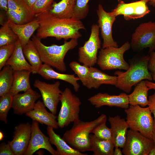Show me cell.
<instances>
[{"instance_id":"48","label":"cell","mask_w":155,"mask_h":155,"mask_svg":"<svg viewBox=\"0 0 155 155\" xmlns=\"http://www.w3.org/2000/svg\"><path fill=\"white\" fill-rule=\"evenodd\" d=\"M148 155H155V147L152 149L149 152Z\"/></svg>"},{"instance_id":"45","label":"cell","mask_w":155,"mask_h":155,"mask_svg":"<svg viewBox=\"0 0 155 155\" xmlns=\"http://www.w3.org/2000/svg\"><path fill=\"white\" fill-rule=\"evenodd\" d=\"M123 153L120 148L118 147H115L114 150L113 155H122Z\"/></svg>"},{"instance_id":"29","label":"cell","mask_w":155,"mask_h":155,"mask_svg":"<svg viewBox=\"0 0 155 155\" xmlns=\"http://www.w3.org/2000/svg\"><path fill=\"white\" fill-rule=\"evenodd\" d=\"M116 7L111 12L115 16L123 15L124 19L127 21L136 19V1L125 3L121 0H118Z\"/></svg>"},{"instance_id":"38","label":"cell","mask_w":155,"mask_h":155,"mask_svg":"<svg viewBox=\"0 0 155 155\" xmlns=\"http://www.w3.org/2000/svg\"><path fill=\"white\" fill-rule=\"evenodd\" d=\"M92 133L96 137L102 139L112 140V133L111 128H108L104 122L97 127Z\"/></svg>"},{"instance_id":"35","label":"cell","mask_w":155,"mask_h":155,"mask_svg":"<svg viewBox=\"0 0 155 155\" xmlns=\"http://www.w3.org/2000/svg\"><path fill=\"white\" fill-rule=\"evenodd\" d=\"M69 66L78 75L83 85L85 86L90 71V67L84 65H82L76 61L71 62L69 64Z\"/></svg>"},{"instance_id":"31","label":"cell","mask_w":155,"mask_h":155,"mask_svg":"<svg viewBox=\"0 0 155 155\" xmlns=\"http://www.w3.org/2000/svg\"><path fill=\"white\" fill-rule=\"evenodd\" d=\"M8 8L22 14L31 21L35 18V14L26 0H8Z\"/></svg>"},{"instance_id":"12","label":"cell","mask_w":155,"mask_h":155,"mask_svg":"<svg viewBox=\"0 0 155 155\" xmlns=\"http://www.w3.org/2000/svg\"><path fill=\"white\" fill-rule=\"evenodd\" d=\"M98 16V26L103 40L102 48L109 47H118L117 43L115 41L112 35V27L116 19V16L111 12H107L102 5L99 4L96 10Z\"/></svg>"},{"instance_id":"39","label":"cell","mask_w":155,"mask_h":155,"mask_svg":"<svg viewBox=\"0 0 155 155\" xmlns=\"http://www.w3.org/2000/svg\"><path fill=\"white\" fill-rule=\"evenodd\" d=\"M54 0H37L32 7V9L35 14L42 12L49 11L52 7Z\"/></svg>"},{"instance_id":"7","label":"cell","mask_w":155,"mask_h":155,"mask_svg":"<svg viewBox=\"0 0 155 155\" xmlns=\"http://www.w3.org/2000/svg\"><path fill=\"white\" fill-rule=\"evenodd\" d=\"M61 105L57 117L59 127L62 128L79 120L81 102L80 99L73 94L71 90L66 88L60 98Z\"/></svg>"},{"instance_id":"22","label":"cell","mask_w":155,"mask_h":155,"mask_svg":"<svg viewBox=\"0 0 155 155\" xmlns=\"http://www.w3.org/2000/svg\"><path fill=\"white\" fill-rule=\"evenodd\" d=\"M54 128L47 126V133L51 144L57 148L58 155H87L72 148L59 135L54 131Z\"/></svg>"},{"instance_id":"18","label":"cell","mask_w":155,"mask_h":155,"mask_svg":"<svg viewBox=\"0 0 155 155\" xmlns=\"http://www.w3.org/2000/svg\"><path fill=\"white\" fill-rule=\"evenodd\" d=\"M43 102L38 100L35 103L33 109L26 113L27 116L41 124L57 129L59 127L57 117L52 113L47 111Z\"/></svg>"},{"instance_id":"27","label":"cell","mask_w":155,"mask_h":155,"mask_svg":"<svg viewBox=\"0 0 155 155\" xmlns=\"http://www.w3.org/2000/svg\"><path fill=\"white\" fill-rule=\"evenodd\" d=\"M23 51L25 57L33 68L32 73L37 74L43 64L38 51L31 40L23 48Z\"/></svg>"},{"instance_id":"30","label":"cell","mask_w":155,"mask_h":155,"mask_svg":"<svg viewBox=\"0 0 155 155\" xmlns=\"http://www.w3.org/2000/svg\"><path fill=\"white\" fill-rule=\"evenodd\" d=\"M14 71L9 65H5L0 71V96L9 92L13 79Z\"/></svg>"},{"instance_id":"8","label":"cell","mask_w":155,"mask_h":155,"mask_svg":"<svg viewBox=\"0 0 155 155\" xmlns=\"http://www.w3.org/2000/svg\"><path fill=\"white\" fill-rule=\"evenodd\" d=\"M131 48L134 52L139 53L148 48L149 53L155 47V22L149 21L142 23L133 34Z\"/></svg>"},{"instance_id":"34","label":"cell","mask_w":155,"mask_h":155,"mask_svg":"<svg viewBox=\"0 0 155 155\" xmlns=\"http://www.w3.org/2000/svg\"><path fill=\"white\" fill-rule=\"evenodd\" d=\"M89 1L76 0L72 18L81 20L86 17L89 12Z\"/></svg>"},{"instance_id":"15","label":"cell","mask_w":155,"mask_h":155,"mask_svg":"<svg viewBox=\"0 0 155 155\" xmlns=\"http://www.w3.org/2000/svg\"><path fill=\"white\" fill-rule=\"evenodd\" d=\"M88 101L95 108L102 106H115L126 109L129 107L128 95L124 93L118 95H111L107 93H99L88 99Z\"/></svg>"},{"instance_id":"9","label":"cell","mask_w":155,"mask_h":155,"mask_svg":"<svg viewBox=\"0 0 155 155\" xmlns=\"http://www.w3.org/2000/svg\"><path fill=\"white\" fill-rule=\"evenodd\" d=\"M99 30L98 25L93 24L89 39L85 42L83 46L79 48V62L89 67H93L97 63V53L101 44Z\"/></svg>"},{"instance_id":"25","label":"cell","mask_w":155,"mask_h":155,"mask_svg":"<svg viewBox=\"0 0 155 155\" xmlns=\"http://www.w3.org/2000/svg\"><path fill=\"white\" fill-rule=\"evenodd\" d=\"M150 90L146 85V80L138 83L133 92L128 95L130 105H139L143 107L148 105V92Z\"/></svg>"},{"instance_id":"19","label":"cell","mask_w":155,"mask_h":155,"mask_svg":"<svg viewBox=\"0 0 155 155\" xmlns=\"http://www.w3.org/2000/svg\"><path fill=\"white\" fill-rule=\"evenodd\" d=\"M90 69L85 86L89 89H97L102 84L115 86L117 77L107 74L96 68L90 67Z\"/></svg>"},{"instance_id":"16","label":"cell","mask_w":155,"mask_h":155,"mask_svg":"<svg viewBox=\"0 0 155 155\" xmlns=\"http://www.w3.org/2000/svg\"><path fill=\"white\" fill-rule=\"evenodd\" d=\"M41 95L31 88L22 94L13 96L12 108L14 113L21 115L30 111Z\"/></svg>"},{"instance_id":"6","label":"cell","mask_w":155,"mask_h":155,"mask_svg":"<svg viewBox=\"0 0 155 155\" xmlns=\"http://www.w3.org/2000/svg\"><path fill=\"white\" fill-rule=\"evenodd\" d=\"M130 48V43L127 41L119 47L102 48L99 52L97 63L103 70L115 69L127 70L130 65L125 60L124 55Z\"/></svg>"},{"instance_id":"49","label":"cell","mask_w":155,"mask_h":155,"mask_svg":"<svg viewBox=\"0 0 155 155\" xmlns=\"http://www.w3.org/2000/svg\"><path fill=\"white\" fill-rule=\"evenodd\" d=\"M4 137V135L3 133L1 131H0V140H2Z\"/></svg>"},{"instance_id":"28","label":"cell","mask_w":155,"mask_h":155,"mask_svg":"<svg viewBox=\"0 0 155 155\" xmlns=\"http://www.w3.org/2000/svg\"><path fill=\"white\" fill-rule=\"evenodd\" d=\"M76 0H61L58 3L54 1L49 10L55 16L64 18H72Z\"/></svg>"},{"instance_id":"36","label":"cell","mask_w":155,"mask_h":155,"mask_svg":"<svg viewBox=\"0 0 155 155\" xmlns=\"http://www.w3.org/2000/svg\"><path fill=\"white\" fill-rule=\"evenodd\" d=\"M16 42L0 46V70L5 65L7 61L13 53Z\"/></svg>"},{"instance_id":"20","label":"cell","mask_w":155,"mask_h":155,"mask_svg":"<svg viewBox=\"0 0 155 155\" xmlns=\"http://www.w3.org/2000/svg\"><path fill=\"white\" fill-rule=\"evenodd\" d=\"M37 74L47 80H58L68 83L73 86L76 92L78 91L80 88V85L78 82L80 79L78 77H75L74 74L58 72L53 70L51 66L45 64H42Z\"/></svg>"},{"instance_id":"43","label":"cell","mask_w":155,"mask_h":155,"mask_svg":"<svg viewBox=\"0 0 155 155\" xmlns=\"http://www.w3.org/2000/svg\"><path fill=\"white\" fill-rule=\"evenodd\" d=\"M0 8L5 12L8 10V0H0Z\"/></svg>"},{"instance_id":"11","label":"cell","mask_w":155,"mask_h":155,"mask_svg":"<svg viewBox=\"0 0 155 155\" xmlns=\"http://www.w3.org/2000/svg\"><path fill=\"white\" fill-rule=\"evenodd\" d=\"M60 85L58 81L49 84L38 80H35L34 84V86L39 90L45 106L55 115L62 92L59 88Z\"/></svg>"},{"instance_id":"13","label":"cell","mask_w":155,"mask_h":155,"mask_svg":"<svg viewBox=\"0 0 155 155\" xmlns=\"http://www.w3.org/2000/svg\"><path fill=\"white\" fill-rule=\"evenodd\" d=\"M49 138L45 135L39 127L38 122L33 121L30 139L24 155H32L37 150L44 149L53 155H58L51 145Z\"/></svg>"},{"instance_id":"17","label":"cell","mask_w":155,"mask_h":155,"mask_svg":"<svg viewBox=\"0 0 155 155\" xmlns=\"http://www.w3.org/2000/svg\"><path fill=\"white\" fill-rule=\"evenodd\" d=\"M108 121L111 125L112 140L115 147L123 148L125 144L129 125L125 119L119 115L109 116Z\"/></svg>"},{"instance_id":"26","label":"cell","mask_w":155,"mask_h":155,"mask_svg":"<svg viewBox=\"0 0 155 155\" xmlns=\"http://www.w3.org/2000/svg\"><path fill=\"white\" fill-rule=\"evenodd\" d=\"M91 151L94 155H113L115 146L112 140L100 138L90 134Z\"/></svg>"},{"instance_id":"44","label":"cell","mask_w":155,"mask_h":155,"mask_svg":"<svg viewBox=\"0 0 155 155\" xmlns=\"http://www.w3.org/2000/svg\"><path fill=\"white\" fill-rule=\"evenodd\" d=\"M146 84L150 89L155 90V83L151 82L150 81L146 80Z\"/></svg>"},{"instance_id":"24","label":"cell","mask_w":155,"mask_h":155,"mask_svg":"<svg viewBox=\"0 0 155 155\" xmlns=\"http://www.w3.org/2000/svg\"><path fill=\"white\" fill-rule=\"evenodd\" d=\"M31 72L26 70L15 71L13 84L9 93L13 96L31 89L30 76Z\"/></svg>"},{"instance_id":"21","label":"cell","mask_w":155,"mask_h":155,"mask_svg":"<svg viewBox=\"0 0 155 155\" xmlns=\"http://www.w3.org/2000/svg\"><path fill=\"white\" fill-rule=\"evenodd\" d=\"M8 21L10 27L18 36L23 48L27 44L39 26L38 22L36 18L30 22L22 24H16Z\"/></svg>"},{"instance_id":"3","label":"cell","mask_w":155,"mask_h":155,"mask_svg":"<svg viewBox=\"0 0 155 155\" xmlns=\"http://www.w3.org/2000/svg\"><path fill=\"white\" fill-rule=\"evenodd\" d=\"M107 117L102 114L90 121L80 119L74 122L69 129L66 131L62 138L72 148L81 152L91 151L90 134L98 126L106 122Z\"/></svg>"},{"instance_id":"46","label":"cell","mask_w":155,"mask_h":155,"mask_svg":"<svg viewBox=\"0 0 155 155\" xmlns=\"http://www.w3.org/2000/svg\"><path fill=\"white\" fill-rule=\"evenodd\" d=\"M28 5L32 8V5L37 0H26Z\"/></svg>"},{"instance_id":"10","label":"cell","mask_w":155,"mask_h":155,"mask_svg":"<svg viewBox=\"0 0 155 155\" xmlns=\"http://www.w3.org/2000/svg\"><path fill=\"white\" fill-rule=\"evenodd\" d=\"M154 147V143L140 132L131 129L128 131L126 141L122 151L125 155H148Z\"/></svg>"},{"instance_id":"42","label":"cell","mask_w":155,"mask_h":155,"mask_svg":"<svg viewBox=\"0 0 155 155\" xmlns=\"http://www.w3.org/2000/svg\"><path fill=\"white\" fill-rule=\"evenodd\" d=\"M148 107L151 112L154 115V130H155V92L150 96L148 98Z\"/></svg>"},{"instance_id":"1","label":"cell","mask_w":155,"mask_h":155,"mask_svg":"<svg viewBox=\"0 0 155 155\" xmlns=\"http://www.w3.org/2000/svg\"><path fill=\"white\" fill-rule=\"evenodd\" d=\"M39 26L36 36L40 40L47 37H55L57 40L63 39L66 41L69 39H78L82 36L80 32L85 28L81 20L72 18H61L55 16L49 11L36 14Z\"/></svg>"},{"instance_id":"41","label":"cell","mask_w":155,"mask_h":155,"mask_svg":"<svg viewBox=\"0 0 155 155\" xmlns=\"http://www.w3.org/2000/svg\"><path fill=\"white\" fill-rule=\"evenodd\" d=\"M0 155H15L9 145L3 142L0 145Z\"/></svg>"},{"instance_id":"2","label":"cell","mask_w":155,"mask_h":155,"mask_svg":"<svg viewBox=\"0 0 155 155\" xmlns=\"http://www.w3.org/2000/svg\"><path fill=\"white\" fill-rule=\"evenodd\" d=\"M149 55L137 54L129 60V67L125 72L115 71L117 77L115 87L127 93L130 92L132 87L144 80L152 81L153 78L148 67Z\"/></svg>"},{"instance_id":"4","label":"cell","mask_w":155,"mask_h":155,"mask_svg":"<svg viewBox=\"0 0 155 155\" xmlns=\"http://www.w3.org/2000/svg\"><path fill=\"white\" fill-rule=\"evenodd\" d=\"M31 40L38 49L43 63L62 72L67 69L64 61L66 54L78 44V39L74 38L68 42L65 40L61 45L53 44L50 46L44 45L36 35H33Z\"/></svg>"},{"instance_id":"50","label":"cell","mask_w":155,"mask_h":155,"mask_svg":"<svg viewBox=\"0 0 155 155\" xmlns=\"http://www.w3.org/2000/svg\"><path fill=\"white\" fill-rule=\"evenodd\" d=\"M152 139L154 141V146L155 147V130L153 133L152 137Z\"/></svg>"},{"instance_id":"5","label":"cell","mask_w":155,"mask_h":155,"mask_svg":"<svg viewBox=\"0 0 155 155\" xmlns=\"http://www.w3.org/2000/svg\"><path fill=\"white\" fill-rule=\"evenodd\" d=\"M126 121L130 129L138 131L152 139L154 131V121L148 107L130 105L125 109Z\"/></svg>"},{"instance_id":"37","label":"cell","mask_w":155,"mask_h":155,"mask_svg":"<svg viewBox=\"0 0 155 155\" xmlns=\"http://www.w3.org/2000/svg\"><path fill=\"white\" fill-rule=\"evenodd\" d=\"M6 13L7 20L16 24H24L32 21L22 14L13 10L8 9Z\"/></svg>"},{"instance_id":"14","label":"cell","mask_w":155,"mask_h":155,"mask_svg":"<svg viewBox=\"0 0 155 155\" xmlns=\"http://www.w3.org/2000/svg\"><path fill=\"white\" fill-rule=\"evenodd\" d=\"M31 133V124L21 123L15 127L13 136L9 145L15 155H24L28 146Z\"/></svg>"},{"instance_id":"33","label":"cell","mask_w":155,"mask_h":155,"mask_svg":"<svg viewBox=\"0 0 155 155\" xmlns=\"http://www.w3.org/2000/svg\"><path fill=\"white\" fill-rule=\"evenodd\" d=\"M13 96L9 92L0 98V120L6 124L7 117L10 109L12 108Z\"/></svg>"},{"instance_id":"40","label":"cell","mask_w":155,"mask_h":155,"mask_svg":"<svg viewBox=\"0 0 155 155\" xmlns=\"http://www.w3.org/2000/svg\"><path fill=\"white\" fill-rule=\"evenodd\" d=\"M149 53L148 67L153 80L155 81V47L153 51Z\"/></svg>"},{"instance_id":"47","label":"cell","mask_w":155,"mask_h":155,"mask_svg":"<svg viewBox=\"0 0 155 155\" xmlns=\"http://www.w3.org/2000/svg\"><path fill=\"white\" fill-rule=\"evenodd\" d=\"M148 3L153 7H155V0H146Z\"/></svg>"},{"instance_id":"23","label":"cell","mask_w":155,"mask_h":155,"mask_svg":"<svg viewBox=\"0 0 155 155\" xmlns=\"http://www.w3.org/2000/svg\"><path fill=\"white\" fill-rule=\"evenodd\" d=\"M5 65L10 66L14 71L26 70L32 73L33 68L26 60L23 47L19 40L16 41L14 51L7 61Z\"/></svg>"},{"instance_id":"32","label":"cell","mask_w":155,"mask_h":155,"mask_svg":"<svg viewBox=\"0 0 155 155\" xmlns=\"http://www.w3.org/2000/svg\"><path fill=\"white\" fill-rule=\"evenodd\" d=\"M18 40V36L10 27L7 20L0 29V46L16 42Z\"/></svg>"}]
</instances>
